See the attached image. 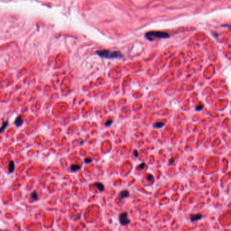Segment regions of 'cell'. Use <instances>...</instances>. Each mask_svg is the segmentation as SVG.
Listing matches in <instances>:
<instances>
[{"label": "cell", "instance_id": "obj_1", "mask_svg": "<svg viewBox=\"0 0 231 231\" xmlns=\"http://www.w3.org/2000/svg\"><path fill=\"white\" fill-rule=\"evenodd\" d=\"M96 54L100 57L105 59H121L123 55L119 51H111L109 50H103L97 51Z\"/></svg>", "mask_w": 231, "mask_h": 231}, {"label": "cell", "instance_id": "obj_2", "mask_svg": "<svg viewBox=\"0 0 231 231\" xmlns=\"http://www.w3.org/2000/svg\"><path fill=\"white\" fill-rule=\"evenodd\" d=\"M146 38L149 41H153V38H168L170 37V35L167 33L163 32V31H149L146 33L145 35Z\"/></svg>", "mask_w": 231, "mask_h": 231}, {"label": "cell", "instance_id": "obj_3", "mask_svg": "<svg viewBox=\"0 0 231 231\" xmlns=\"http://www.w3.org/2000/svg\"><path fill=\"white\" fill-rule=\"evenodd\" d=\"M119 221L121 224L123 226L130 224V222H131L130 220L128 218V213L127 212H123L120 214Z\"/></svg>", "mask_w": 231, "mask_h": 231}, {"label": "cell", "instance_id": "obj_4", "mask_svg": "<svg viewBox=\"0 0 231 231\" xmlns=\"http://www.w3.org/2000/svg\"><path fill=\"white\" fill-rule=\"evenodd\" d=\"M129 195H130V194H129V192L128 191V190H124L119 193L118 199H119V201H122L123 199L126 198V197H129Z\"/></svg>", "mask_w": 231, "mask_h": 231}, {"label": "cell", "instance_id": "obj_5", "mask_svg": "<svg viewBox=\"0 0 231 231\" xmlns=\"http://www.w3.org/2000/svg\"><path fill=\"white\" fill-rule=\"evenodd\" d=\"M15 125L16 127H20L23 123V120H22V118L21 117V116L19 115L16 119L15 120Z\"/></svg>", "mask_w": 231, "mask_h": 231}, {"label": "cell", "instance_id": "obj_6", "mask_svg": "<svg viewBox=\"0 0 231 231\" xmlns=\"http://www.w3.org/2000/svg\"><path fill=\"white\" fill-rule=\"evenodd\" d=\"M94 186L96 188H98V190L100 192H103V191H104V190H105V186H104V185L100 182H96L94 184Z\"/></svg>", "mask_w": 231, "mask_h": 231}, {"label": "cell", "instance_id": "obj_7", "mask_svg": "<svg viewBox=\"0 0 231 231\" xmlns=\"http://www.w3.org/2000/svg\"><path fill=\"white\" fill-rule=\"evenodd\" d=\"M201 218H202V216L201 214H195L190 217V220H191L192 222H195V221H197V220H201Z\"/></svg>", "mask_w": 231, "mask_h": 231}, {"label": "cell", "instance_id": "obj_8", "mask_svg": "<svg viewBox=\"0 0 231 231\" xmlns=\"http://www.w3.org/2000/svg\"><path fill=\"white\" fill-rule=\"evenodd\" d=\"M8 169H9V172L12 173L14 170V162L13 161H10L8 165Z\"/></svg>", "mask_w": 231, "mask_h": 231}, {"label": "cell", "instance_id": "obj_9", "mask_svg": "<svg viewBox=\"0 0 231 231\" xmlns=\"http://www.w3.org/2000/svg\"><path fill=\"white\" fill-rule=\"evenodd\" d=\"M8 126V121H5L2 123V126H1V128H0V133L6 130L7 127Z\"/></svg>", "mask_w": 231, "mask_h": 231}, {"label": "cell", "instance_id": "obj_10", "mask_svg": "<svg viewBox=\"0 0 231 231\" xmlns=\"http://www.w3.org/2000/svg\"><path fill=\"white\" fill-rule=\"evenodd\" d=\"M70 169L73 172H76L77 170H79L81 169V166L79 165H72L70 167Z\"/></svg>", "mask_w": 231, "mask_h": 231}, {"label": "cell", "instance_id": "obj_11", "mask_svg": "<svg viewBox=\"0 0 231 231\" xmlns=\"http://www.w3.org/2000/svg\"><path fill=\"white\" fill-rule=\"evenodd\" d=\"M165 126V123H161V122H157L155 124H154V128H157V129H159V128H163V127Z\"/></svg>", "mask_w": 231, "mask_h": 231}, {"label": "cell", "instance_id": "obj_12", "mask_svg": "<svg viewBox=\"0 0 231 231\" xmlns=\"http://www.w3.org/2000/svg\"><path fill=\"white\" fill-rule=\"evenodd\" d=\"M38 194L36 193V192H33L31 194V199H33L34 201H36L37 199H38Z\"/></svg>", "mask_w": 231, "mask_h": 231}, {"label": "cell", "instance_id": "obj_13", "mask_svg": "<svg viewBox=\"0 0 231 231\" xmlns=\"http://www.w3.org/2000/svg\"><path fill=\"white\" fill-rule=\"evenodd\" d=\"M112 123H113L112 120L109 119V120H108V121H107V122H106V123H105V126L107 127H109L111 126V125L112 124Z\"/></svg>", "mask_w": 231, "mask_h": 231}, {"label": "cell", "instance_id": "obj_14", "mask_svg": "<svg viewBox=\"0 0 231 231\" xmlns=\"http://www.w3.org/2000/svg\"><path fill=\"white\" fill-rule=\"evenodd\" d=\"M203 105H198L197 107H196V110L197 111H201L203 109Z\"/></svg>", "mask_w": 231, "mask_h": 231}, {"label": "cell", "instance_id": "obj_15", "mask_svg": "<svg viewBox=\"0 0 231 231\" xmlns=\"http://www.w3.org/2000/svg\"><path fill=\"white\" fill-rule=\"evenodd\" d=\"M147 179H148V180H149L150 182H153L154 181V178H153V177L152 175H148Z\"/></svg>", "mask_w": 231, "mask_h": 231}, {"label": "cell", "instance_id": "obj_16", "mask_svg": "<svg viewBox=\"0 0 231 231\" xmlns=\"http://www.w3.org/2000/svg\"><path fill=\"white\" fill-rule=\"evenodd\" d=\"M144 167H145V163H141L140 165H139L138 169L139 170H142V169L144 168Z\"/></svg>", "mask_w": 231, "mask_h": 231}, {"label": "cell", "instance_id": "obj_17", "mask_svg": "<svg viewBox=\"0 0 231 231\" xmlns=\"http://www.w3.org/2000/svg\"><path fill=\"white\" fill-rule=\"evenodd\" d=\"M91 161H92V159L90 158H88V159H86L85 160H84V162H85L86 163H91Z\"/></svg>", "mask_w": 231, "mask_h": 231}, {"label": "cell", "instance_id": "obj_18", "mask_svg": "<svg viewBox=\"0 0 231 231\" xmlns=\"http://www.w3.org/2000/svg\"><path fill=\"white\" fill-rule=\"evenodd\" d=\"M134 155H135V157H138V151H134Z\"/></svg>", "mask_w": 231, "mask_h": 231}]
</instances>
